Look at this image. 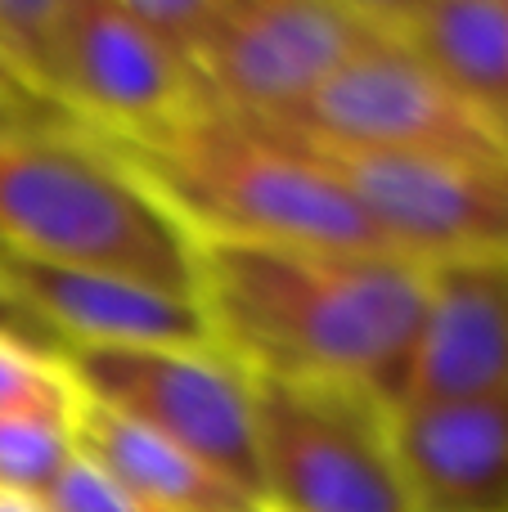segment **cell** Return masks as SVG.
<instances>
[{
    "instance_id": "16",
    "label": "cell",
    "mask_w": 508,
    "mask_h": 512,
    "mask_svg": "<svg viewBox=\"0 0 508 512\" xmlns=\"http://www.w3.org/2000/svg\"><path fill=\"white\" fill-rule=\"evenodd\" d=\"M72 405H77V382L63 364V351L0 333V414Z\"/></svg>"
},
{
    "instance_id": "20",
    "label": "cell",
    "mask_w": 508,
    "mask_h": 512,
    "mask_svg": "<svg viewBox=\"0 0 508 512\" xmlns=\"http://www.w3.org/2000/svg\"><path fill=\"white\" fill-rule=\"evenodd\" d=\"M0 113L18 117V122H68V117L32 86V77L18 68V59L5 50V45H0Z\"/></svg>"
},
{
    "instance_id": "13",
    "label": "cell",
    "mask_w": 508,
    "mask_h": 512,
    "mask_svg": "<svg viewBox=\"0 0 508 512\" xmlns=\"http://www.w3.org/2000/svg\"><path fill=\"white\" fill-rule=\"evenodd\" d=\"M72 445L86 463H95L108 481L131 490L158 512H252L261 508L248 490L225 481L216 468L180 450L153 427L86 400L77 391L72 405Z\"/></svg>"
},
{
    "instance_id": "3",
    "label": "cell",
    "mask_w": 508,
    "mask_h": 512,
    "mask_svg": "<svg viewBox=\"0 0 508 512\" xmlns=\"http://www.w3.org/2000/svg\"><path fill=\"white\" fill-rule=\"evenodd\" d=\"M108 149L167 203L194 243L383 248L329 167L284 131L203 108L171 131Z\"/></svg>"
},
{
    "instance_id": "8",
    "label": "cell",
    "mask_w": 508,
    "mask_h": 512,
    "mask_svg": "<svg viewBox=\"0 0 508 512\" xmlns=\"http://www.w3.org/2000/svg\"><path fill=\"white\" fill-rule=\"evenodd\" d=\"M374 32L329 0H225L189 54L207 108L248 126H293Z\"/></svg>"
},
{
    "instance_id": "11",
    "label": "cell",
    "mask_w": 508,
    "mask_h": 512,
    "mask_svg": "<svg viewBox=\"0 0 508 512\" xmlns=\"http://www.w3.org/2000/svg\"><path fill=\"white\" fill-rule=\"evenodd\" d=\"M0 279L50 328V337L63 351L212 342L198 297L131 279V274L63 270V265H41V261H27V256H9V261L0 265Z\"/></svg>"
},
{
    "instance_id": "25",
    "label": "cell",
    "mask_w": 508,
    "mask_h": 512,
    "mask_svg": "<svg viewBox=\"0 0 508 512\" xmlns=\"http://www.w3.org/2000/svg\"><path fill=\"white\" fill-rule=\"evenodd\" d=\"M9 261V248H5V239H0V265H5Z\"/></svg>"
},
{
    "instance_id": "14",
    "label": "cell",
    "mask_w": 508,
    "mask_h": 512,
    "mask_svg": "<svg viewBox=\"0 0 508 512\" xmlns=\"http://www.w3.org/2000/svg\"><path fill=\"white\" fill-rule=\"evenodd\" d=\"M405 41L508 149V9L495 0H428Z\"/></svg>"
},
{
    "instance_id": "6",
    "label": "cell",
    "mask_w": 508,
    "mask_h": 512,
    "mask_svg": "<svg viewBox=\"0 0 508 512\" xmlns=\"http://www.w3.org/2000/svg\"><path fill=\"white\" fill-rule=\"evenodd\" d=\"M293 135V131H284ZM351 194L369 230L405 261L446 265L508 252V158L419 149H338L293 135Z\"/></svg>"
},
{
    "instance_id": "24",
    "label": "cell",
    "mask_w": 508,
    "mask_h": 512,
    "mask_svg": "<svg viewBox=\"0 0 508 512\" xmlns=\"http://www.w3.org/2000/svg\"><path fill=\"white\" fill-rule=\"evenodd\" d=\"M0 126H36V122H18V117H9V113H0Z\"/></svg>"
},
{
    "instance_id": "1",
    "label": "cell",
    "mask_w": 508,
    "mask_h": 512,
    "mask_svg": "<svg viewBox=\"0 0 508 512\" xmlns=\"http://www.w3.org/2000/svg\"><path fill=\"white\" fill-rule=\"evenodd\" d=\"M428 270L383 248L198 243L207 337L252 378L333 382L392 400L423 315Z\"/></svg>"
},
{
    "instance_id": "4",
    "label": "cell",
    "mask_w": 508,
    "mask_h": 512,
    "mask_svg": "<svg viewBox=\"0 0 508 512\" xmlns=\"http://www.w3.org/2000/svg\"><path fill=\"white\" fill-rule=\"evenodd\" d=\"M261 499L284 512H419L392 400L333 382L257 378Z\"/></svg>"
},
{
    "instance_id": "12",
    "label": "cell",
    "mask_w": 508,
    "mask_h": 512,
    "mask_svg": "<svg viewBox=\"0 0 508 512\" xmlns=\"http://www.w3.org/2000/svg\"><path fill=\"white\" fill-rule=\"evenodd\" d=\"M392 432L419 512H508V391L392 405Z\"/></svg>"
},
{
    "instance_id": "7",
    "label": "cell",
    "mask_w": 508,
    "mask_h": 512,
    "mask_svg": "<svg viewBox=\"0 0 508 512\" xmlns=\"http://www.w3.org/2000/svg\"><path fill=\"white\" fill-rule=\"evenodd\" d=\"M45 99L104 144L149 140L203 113L194 63L113 0H68L45 45Z\"/></svg>"
},
{
    "instance_id": "23",
    "label": "cell",
    "mask_w": 508,
    "mask_h": 512,
    "mask_svg": "<svg viewBox=\"0 0 508 512\" xmlns=\"http://www.w3.org/2000/svg\"><path fill=\"white\" fill-rule=\"evenodd\" d=\"M0 512H45V504L36 495H23V490L0 486Z\"/></svg>"
},
{
    "instance_id": "5",
    "label": "cell",
    "mask_w": 508,
    "mask_h": 512,
    "mask_svg": "<svg viewBox=\"0 0 508 512\" xmlns=\"http://www.w3.org/2000/svg\"><path fill=\"white\" fill-rule=\"evenodd\" d=\"M63 364L86 400L153 427L266 504L257 459V378L221 346L63 351Z\"/></svg>"
},
{
    "instance_id": "2",
    "label": "cell",
    "mask_w": 508,
    "mask_h": 512,
    "mask_svg": "<svg viewBox=\"0 0 508 512\" xmlns=\"http://www.w3.org/2000/svg\"><path fill=\"white\" fill-rule=\"evenodd\" d=\"M0 239L9 256L194 297V234L104 140L68 122L0 126Z\"/></svg>"
},
{
    "instance_id": "22",
    "label": "cell",
    "mask_w": 508,
    "mask_h": 512,
    "mask_svg": "<svg viewBox=\"0 0 508 512\" xmlns=\"http://www.w3.org/2000/svg\"><path fill=\"white\" fill-rule=\"evenodd\" d=\"M0 333L5 337H23V342H36V346H50V351H63L59 342L50 337V328L23 306V301L9 292V283L0 279Z\"/></svg>"
},
{
    "instance_id": "17",
    "label": "cell",
    "mask_w": 508,
    "mask_h": 512,
    "mask_svg": "<svg viewBox=\"0 0 508 512\" xmlns=\"http://www.w3.org/2000/svg\"><path fill=\"white\" fill-rule=\"evenodd\" d=\"M68 0H0V45L18 59V68L32 77V86L45 95L41 68H45V45L59 23Z\"/></svg>"
},
{
    "instance_id": "21",
    "label": "cell",
    "mask_w": 508,
    "mask_h": 512,
    "mask_svg": "<svg viewBox=\"0 0 508 512\" xmlns=\"http://www.w3.org/2000/svg\"><path fill=\"white\" fill-rule=\"evenodd\" d=\"M329 5L347 9L351 18H360V23L374 27V32L405 36V27L419 18V9L428 5V0H329Z\"/></svg>"
},
{
    "instance_id": "27",
    "label": "cell",
    "mask_w": 508,
    "mask_h": 512,
    "mask_svg": "<svg viewBox=\"0 0 508 512\" xmlns=\"http://www.w3.org/2000/svg\"><path fill=\"white\" fill-rule=\"evenodd\" d=\"M495 5H504V9H508V0H495Z\"/></svg>"
},
{
    "instance_id": "26",
    "label": "cell",
    "mask_w": 508,
    "mask_h": 512,
    "mask_svg": "<svg viewBox=\"0 0 508 512\" xmlns=\"http://www.w3.org/2000/svg\"><path fill=\"white\" fill-rule=\"evenodd\" d=\"M252 512H284V508H270V504H261V508H252Z\"/></svg>"
},
{
    "instance_id": "18",
    "label": "cell",
    "mask_w": 508,
    "mask_h": 512,
    "mask_svg": "<svg viewBox=\"0 0 508 512\" xmlns=\"http://www.w3.org/2000/svg\"><path fill=\"white\" fill-rule=\"evenodd\" d=\"M45 512H158L144 499H135L131 490H122L117 481H108L95 463H86L81 454H72V463L59 472L50 490L41 495Z\"/></svg>"
},
{
    "instance_id": "15",
    "label": "cell",
    "mask_w": 508,
    "mask_h": 512,
    "mask_svg": "<svg viewBox=\"0 0 508 512\" xmlns=\"http://www.w3.org/2000/svg\"><path fill=\"white\" fill-rule=\"evenodd\" d=\"M72 409L0 414V486L41 499L72 463Z\"/></svg>"
},
{
    "instance_id": "10",
    "label": "cell",
    "mask_w": 508,
    "mask_h": 512,
    "mask_svg": "<svg viewBox=\"0 0 508 512\" xmlns=\"http://www.w3.org/2000/svg\"><path fill=\"white\" fill-rule=\"evenodd\" d=\"M508 391V252L428 265L396 405Z\"/></svg>"
},
{
    "instance_id": "19",
    "label": "cell",
    "mask_w": 508,
    "mask_h": 512,
    "mask_svg": "<svg viewBox=\"0 0 508 512\" xmlns=\"http://www.w3.org/2000/svg\"><path fill=\"white\" fill-rule=\"evenodd\" d=\"M117 9L144 23L149 32H158L167 45H176L180 54H194L198 41L207 36V27L216 23V14L225 9V0H113Z\"/></svg>"
},
{
    "instance_id": "9",
    "label": "cell",
    "mask_w": 508,
    "mask_h": 512,
    "mask_svg": "<svg viewBox=\"0 0 508 512\" xmlns=\"http://www.w3.org/2000/svg\"><path fill=\"white\" fill-rule=\"evenodd\" d=\"M279 131L306 135L315 144H338V149L508 158L500 135L446 86V77L405 36H374L369 45H360L347 68L302 108V117Z\"/></svg>"
}]
</instances>
